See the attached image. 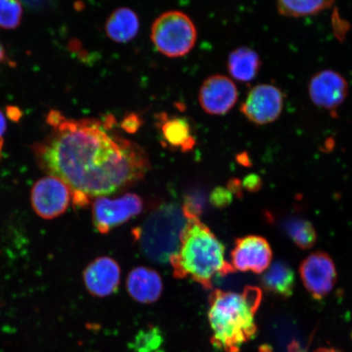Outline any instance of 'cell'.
I'll use <instances>...</instances> for the list:
<instances>
[{"mask_svg": "<svg viewBox=\"0 0 352 352\" xmlns=\"http://www.w3.org/2000/svg\"><path fill=\"white\" fill-rule=\"evenodd\" d=\"M8 114L12 120L16 121L20 118V110L16 107H8Z\"/></svg>", "mask_w": 352, "mask_h": 352, "instance_id": "cell-27", "label": "cell"}, {"mask_svg": "<svg viewBox=\"0 0 352 352\" xmlns=\"http://www.w3.org/2000/svg\"><path fill=\"white\" fill-rule=\"evenodd\" d=\"M261 60L256 52L248 47H240L228 56V70L239 82L252 81L261 69Z\"/></svg>", "mask_w": 352, "mask_h": 352, "instance_id": "cell-17", "label": "cell"}, {"mask_svg": "<svg viewBox=\"0 0 352 352\" xmlns=\"http://www.w3.org/2000/svg\"><path fill=\"white\" fill-rule=\"evenodd\" d=\"M261 280L267 292L287 298L293 294L296 276L288 264L276 262L264 272Z\"/></svg>", "mask_w": 352, "mask_h": 352, "instance_id": "cell-18", "label": "cell"}, {"mask_svg": "<svg viewBox=\"0 0 352 352\" xmlns=\"http://www.w3.org/2000/svg\"><path fill=\"white\" fill-rule=\"evenodd\" d=\"M299 274L308 293L316 299L328 296L337 280L336 267L332 258L321 252L307 256L299 267Z\"/></svg>", "mask_w": 352, "mask_h": 352, "instance_id": "cell-10", "label": "cell"}, {"mask_svg": "<svg viewBox=\"0 0 352 352\" xmlns=\"http://www.w3.org/2000/svg\"><path fill=\"white\" fill-rule=\"evenodd\" d=\"M126 289L133 300L151 305L160 298L164 284L157 272L146 267H138L132 270L127 276Z\"/></svg>", "mask_w": 352, "mask_h": 352, "instance_id": "cell-14", "label": "cell"}, {"mask_svg": "<svg viewBox=\"0 0 352 352\" xmlns=\"http://www.w3.org/2000/svg\"><path fill=\"white\" fill-rule=\"evenodd\" d=\"M334 2L336 0H277V10L281 16L298 19L318 14Z\"/></svg>", "mask_w": 352, "mask_h": 352, "instance_id": "cell-19", "label": "cell"}, {"mask_svg": "<svg viewBox=\"0 0 352 352\" xmlns=\"http://www.w3.org/2000/svg\"><path fill=\"white\" fill-rule=\"evenodd\" d=\"M170 263L175 278L190 277L206 289L212 287L215 277L236 272L226 259L224 245L199 218L188 219Z\"/></svg>", "mask_w": 352, "mask_h": 352, "instance_id": "cell-3", "label": "cell"}, {"mask_svg": "<svg viewBox=\"0 0 352 352\" xmlns=\"http://www.w3.org/2000/svg\"><path fill=\"white\" fill-rule=\"evenodd\" d=\"M284 108V95L279 87L258 85L250 91L241 112L254 124L266 125L278 120Z\"/></svg>", "mask_w": 352, "mask_h": 352, "instance_id": "cell-8", "label": "cell"}, {"mask_svg": "<svg viewBox=\"0 0 352 352\" xmlns=\"http://www.w3.org/2000/svg\"><path fill=\"white\" fill-rule=\"evenodd\" d=\"M7 131L6 117L4 116L2 110L0 109V142H2L3 136Z\"/></svg>", "mask_w": 352, "mask_h": 352, "instance_id": "cell-26", "label": "cell"}, {"mask_svg": "<svg viewBox=\"0 0 352 352\" xmlns=\"http://www.w3.org/2000/svg\"><path fill=\"white\" fill-rule=\"evenodd\" d=\"M6 60V52L4 50V48L0 43V63H2L3 61Z\"/></svg>", "mask_w": 352, "mask_h": 352, "instance_id": "cell-29", "label": "cell"}, {"mask_svg": "<svg viewBox=\"0 0 352 352\" xmlns=\"http://www.w3.org/2000/svg\"><path fill=\"white\" fill-rule=\"evenodd\" d=\"M188 219L182 208L173 202L158 206L132 235L144 256L152 262L165 264L177 252Z\"/></svg>", "mask_w": 352, "mask_h": 352, "instance_id": "cell-4", "label": "cell"}, {"mask_svg": "<svg viewBox=\"0 0 352 352\" xmlns=\"http://www.w3.org/2000/svg\"><path fill=\"white\" fill-rule=\"evenodd\" d=\"M143 125V120L138 113H130L127 114L121 122V129L126 133L134 134L138 132Z\"/></svg>", "mask_w": 352, "mask_h": 352, "instance_id": "cell-24", "label": "cell"}, {"mask_svg": "<svg viewBox=\"0 0 352 352\" xmlns=\"http://www.w3.org/2000/svg\"><path fill=\"white\" fill-rule=\"evenodd\" d=\"M3 145V140H2V142H0V157H1V152H2Z\"/></svg>", "mask_w": 352, "mask_h": 352, "instance_id": "cell-30", "label": "cell"}, {"mask_svg": "<svg viewBox=\"0 0 352 352\" xmlns=\"http://www.w3.org/2000/svg\"><path fill=\"white\" fill-rule=\"evenodd\" d=\"M232 265L236 271L261 274L270 267L272 252L270 243L259 236L236 239L231 252Z\"/></svg>", "mask_w": 352, "mask_h": 352, "instance_id": "cell-11", "label": "cell"}, {"mask_svg": "<svg viewBox=\"0 0 352 352\" xmlns=\"http://www.w3.org/2000/svg\"><path fill=\"white\" fill-rule=\"evenodd\" d=\"M151 39L160 54L175 58L187 55L195 47L197 30L186 13L169 11L153 22Z\"/></svg>", "mask_w": 352, "mask_h": 352, "instance_id": "cell-5", "label": "cell"}, {"mask_svg": "<svg viewBox=\"0 0 352 352\" xmlns=\"http://www.w3.org/2000/svg\"><path fill=\"white\" fill-rule=\"evenodd\" d=\"M230 188L218 187L211 192L210 201L214 208H223L232 201V193Z\"/></svg>", "mask_w": 352, "mask_h": 352, "instance_id": "cell-23", "label": "cell"}, {"mask_svg": "<svg viewBox=\"0 0 352 352\" xmlns=\"http://www.w3.org/2000/svg\"><path fill=\"white\" fill-rule=\"evenodd\" d=\"M285 230L290 239L299 248L310 249L316 241V232L311 223L301 218H293L285 223Z\"/></svg>", "mask_w": 352, "mask_h": 352, "instance_id": "cell-20", "label": "cell"}, {"mask_svg": "<svg viewBox=\"0 0 352 352\" xmlns=\"http://www.w3.org/2000/svg\"><path fill=\"white\" fill-rule=\"evenodd\" d=\"M244 186L250 192H255L261 188V179L258 175H250L244 179Z\"/></svg>", "mask_w": 352, "mask_h": 352, "instance_id": "cell-25", "label": "cell"}, {"mask_svg": "<svg viewBox=\"0 0 352 352\" xmlns=\"http://www.w3.org/2000/svg\"><path fill=\"white\" fill-rule=\"evenodd\" d=\"M157 126L165 146L179 149L182 152L192 151L196 138L192 126L186 118L169 116L166 113L158 114Z\"/></svg>", "mask_w": 352, "mask_h": 352, "instance_id": "cell-15", "label": "cell"}, {"mask_svg": "<svg viewBox=\"0 0 352 352\" xmlns=\"http://www.w3.org/2000/svg\"><path fill=\"white\" fill-rule=\"evenodd\" d=\"M349 91L346 79L331 69L316 73L308 85V95L312 103L332 114L344 103Z\"/></svg>", "mask_w": 352, "mask_h": 352, "instance_id": "cell-9", "label": "cell"}, {"mask_svg": "<svg viewBox=\"0 0 352 352\" xmlns=\"http://www.w3.org/2000/svg\"><path fill=\"white\" fill-rule=\"evenodd\" d=\"M239 99V91L234 82L221 74L206 79L199 91V103L202 109L211 116H223L234 107Z\"/></svg>", "mask_w": 352, "mask_h": 352, "instance_id": "cell-12", "label": "cell"}, {"mask_svg": "<svg viewBox=\"0 0 352 352\" xmlns=\"http://www.w3.org/2000/svg\"><path fill=\"white\" fill-rule=\"evenodd\" d=\"M314 352H342L340 350L333 349V347H320V349H316Z\"/></svg>", "mask_w": 352, "mask_h": 352, "instance_id": "cell-28", "label": "cell"}, {"mask_svg": "<svg viewBox=\"0 0 352 352\" xmlns=\"http://www.w3.org/2000/svg\"><path fill=\"white\" fill-rule=\"evenodd\" d=\"M23 16L20 0H0V28L14 30L21 24Z\"/></svg>", "mask_w": 352, "mask_h": 352, "instance_id": "cell-22", "label": "cell"}, {"mask_svg": "<svg viewBox=\"0 0 352 352\" xmlns=\"http://www.w3.org/2000/svg\"><path fill=\"white\" fill-rule=\"evenodd\" d=\"M47 122L51 131L34 145L35 158L48 175L67 184L78 208L134 186L151 170L144 149L113 131L112 117L69 120L52 110Z\"/></svg>", "mask_w": 352, "mask_h": 352, "instance_id": "cell-1", "label": "cell"}, {"mask_svg": "<svg viewBox=\"0 0 352 352\" xmlns=\"http://www.w3.org/2000/svg\"><path fill=\"white\" fill-rule=\"evenodd\" d=\"M261 300V289L253 286L241 293L214 290L208 311L213 344L226 352H239L257 332L255 314Z\"/></svg>", "mask_w": 352, "mask_h": 352, "instance_id": "cell-2", "label": "cell"}, {"mask_svg": "<svg viewBox=\"0 0 352 352\" xmlns=\"http://www.w3.org/2000/svg\"><path fill=\"white\" fill-rule=\"evenodd\" d=\"M164 342L161 330L156 327H148L136 334L131 342V349L135 352H160Z\"/></svg>", "mask_w": 352, "mask_h": 352, "instance_id": "cell-21", "label": "cell"}, {"mask_svg": "<svg viewBox=\"0 0 352 352\" xmlns=\"http://www.w3.org/2000/svg\"><path fill=\"white\" fill-rule=\"evenodd\" d=\"M91 204L92 221L101 234H107L113 228L142 213L143 210L142 198L131 192L117 198L100 197Z\"/></svg>", "mask_w": 352, "mask_h": 352, "instance_id": "cell-6", "label": "cell"}, {"mask_svg": "<svg viewBox=\"0 0 352 352\" xmlns=\"http://www.w3.org/2000/svg\"><path fill=\"white\" fill-rule=\"evenodd\" d=\"M105 33L113 42L125 43L138 35L140 29L138 16L129 8L113 11L105 22Z\"/></svg>", "mask_w": 352, "mask_h": 352, "instance_id": "cell-16", "label": "cell"}, {"mask_svg": "<svg viewBox=\"0 0 352 352\" xmlns=\"http://www.w3.org/2000/svg\"><path fill=\"white\" fill-rule=\"evenodd\" d=\"M72 199V192L67 184L48 175L35 182L30 193L34 212L44 219L60 217L67 210Z\"/></svg>", "mask_w": 352, "mask_h": 352, "instance_id": "cell-7", "label": "cell"}, {"mask_svg": "<svg viewBox=\"0 0 352 352\" xmlns=\"http://www.w3.org/2000/svg\"><path fill=\"white\" fill-rule=\"evenodd\" d=\"M85 287L91 296L105 298L120 287L121 270L112 258L102 256L91 262L83 272Z\"/></svg>", "mask_w": 352, "mask_h": 352, "instance_id": "cell-13", "label": "cell"}]
</instances>
